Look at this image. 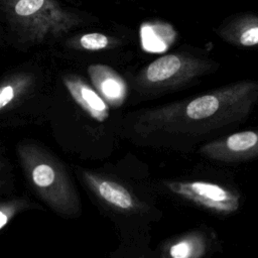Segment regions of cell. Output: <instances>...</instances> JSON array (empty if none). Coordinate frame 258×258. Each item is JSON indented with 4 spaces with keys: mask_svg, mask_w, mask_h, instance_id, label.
Here are the masks:
<instances>
[{
    "mask_svg": "<svg viewBox=\"0 0 258 258\" xmlns=\"http://www.w3.org/2000/svg\"><path fill=\"white\" fill-rule=\"evenodd\" d=\"M23 169L41 200L54 212L73 215L80 209L79 198L63 165L35 144L18 146Z\"/></svg>",
    "mask_w": 258,
    "mask_h": 258,
    "instance_id": "1",
    "label": "cell"
},
{
    "mask_svg": "<svg viewBox=\"0 0 258 258\" xmlns=\"http://www.w3.org/2000/svg\"><path fill=\"white\" fill-rule=\"evenodd\" d=\"M2 8L18 34L31 41L59 37L79 23L56 0H2Z\"/></svg>",
    "mask_w": 258,
    "mask_h": 258,
    "instance_id": "2",
    "label": "cell"
},
{
    "mask_svg": "<svg viewBox=\"0 0 258 258\" xmlns=\"http://www.w3.org/2000/svg\"><path fill=\"white\" fill-rule=\"evenodd\" d=\"M62 83L75 102L92 118L99 122L109 116V108L102 97L82 79L76 76H66Z\"/></svg>",
    "mask_w": 258,
    "mask_h": 258,
    "instance_id": "3",
    "label": "cell"
},
{
    "mask_svg": "<svg viewBox=\"0 0 258 258\" xmlns=\"http://www.w3.org/2000/svg\"><path fill=\"white\" fill-rule=\"evenodd\" d=\"M89 75L101 95L111 103L121 101L125 94V85L122 80L105 66H91Z\"/></svg>",
    "mask_w": 258,
    "mask_h": 258,
    "instance_id": "4",
    "label": "cell"
},
{
    "mask_svg": "<svg viewBox=\"0 0 258 258\" xmlns=\"http://www.w3.org/2000/svg\"><path fill=\"white\" fill-rule=\"evenodd\" d=\"M189 191L190 198L198 200L207 207L219 209V210H228L230 209L231 196L223 187L209 183V182H191L188 184H183L182 192Z\"/></svg>",
    "mask_w": 258,
    "mask_h": 258,
    "instance_id": "5",
    "label": "cell"
},
{
    "mask_svg": "<svg viewBox=\"0 0 258 258\" xmlns=\"http://www.w3.org/2000/svg\"><path fill=\"white\" fill-rule=\"evenodd\" d=\"M85 176L88 182L95 187L98 195L106 202L120 209H130L133 206L130 194L119 183L109 180H98L89 173H86Z\"/></svg>",
    "mask_w": 258,
    "mask_h": 258,
    "instance_id": "6",
    "label": "cell"
},
{
    "mask_svg": "<svg viewBox=\"0 0 258 258\" xmlns=\"http://www.w3.org/2000/svg\"><path fill=\"white\" fill-rule=\"evenodd\" d=\"M181 66L180 59L175 55H165L149 64L146 77L150 82H160L171 78Z\"/></svg>",
    "mask_w": 258,
    "mask_h": 258,
    "instance_id": "7",
    "label": "cell"
},
{
    "mask_svg": "<svg viewBox=\"0 0 258 258\" xmlns=\"http://www.w3.org/2000/svg\"><path fill=\"white\" fill-rule=\"evenodd\" d=\"M220 107V102L215 96L207 95L192 100L186 107V114L189 118L201 120L214 115Z\"/></svg>",
    "mask_w": 258,
    "mask_h": 258,
    "instance_id": "8",
    "label": "cell"
},
{
    "mask_svg": "<svg viewBox=\"0 0 258 258\" xmlns=\"http://www.w3.org/2000/svg\"><path fill=\"white\" fill-rule=\"evenodd\" d=\"M25 84L26 80L17 79L5 82L0 86V112L7 108L22 93Z\"/></svg>",
    "mask_w": 258,
    "mask_h": 258,
    "instance_id": "9",
    "label": "cell"
},
{
    "mask_svg": "<svg viewBox=\"0 0 258 258\" xmlns=\"http://www.w3.org/2000/svg\"><path fill=\"white\" fill-rule=\"evenodd\" d=\"M258 140L256 133L244 131L231 135L227 140V146L233 151H242L253 147Z\"/></svg>",
    "mask_w": 258,
    "mask_h": 258,
    "instance_id": "10",
    "label": "cell"
},
{
    "mask_svg": "<svg viewBox=\"0 0 258 258\" xmlns=\"http://www.w3.org/2000/svg\"><path fill=\"white\" fill-rule=\"evenodd\" d=\"M26 201L12 200L0 203V230L4 228L14 216L26 208Z\"/></svg>",
    "mask_w": 258,
    "mask_h": 258,
    "instance_id": "11",
    "label": "cell"
},
{
    "mask_svg": "<svg viewBox=\"0 0 258 258\" xmlns=\"http://www.w3.org/2000/svg\"><path fill=\"white\" fill-rule=\"evenodd\" d=\"M79 44L87 50H100L108 46L109 38L102 33H86L79 38Z\"/></svg>",
    "mask_w": 258,
    "mask_h": 258,
    "instance_id": "12",
    "label": "cell"
},
{
    "mask_svg": "<svg viewBox=\"0 0 258 258\" xmlns=\"http://www.w3.org/2000/svg\"><path fill=\"white\" fill-rule=\"evenodd\" d=\"M240 42L245 46L258 44V26L245 30L240 36Z\"/></svg>",
    "mask_w": 258,
    "mask_h": 258,
    "instance_id": "13",
    "label": "cell"
},
{
    "mask_svg": "<svg viewBox=\"0 0 258 258\" xmlns=\"http://www.w3.org/2000/svg\"><path fill=\"white\" fill-rule=\"evenodd\" d=\"M190 245L187 242H180L170 249V255L174 258H185L190 255Z\"/></svg>",
    "mask_w": 258,
    "mask_h": 258,
    "instance_id": "14",
    "label": "cell"
}]
</instances>
